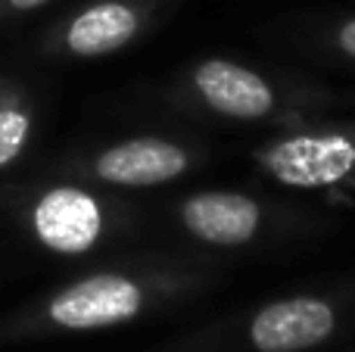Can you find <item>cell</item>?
Listing matches in <instances>:
<instances>
[{"label": "cell", "mask_w": 355, "mask_h": 352, "mask_svg": "<svg viewBox=\"0 0 355 352\" xmlns=\"http://www.w3.org/2000/svg\"><path fill=\"white\" fill-rule=\"evenodd\" d=\"M187 156L181 147L153 137L128 141L106 150L97 159V175L112 184H162L184 172Z\"/></svg>", "instance_id": "cell-5"}, {"label": "cell", "mask_w": 355, "mask_h": 352, "mask_svg": "<svg viewBox=\"0 0 355 352\" xmlns=\"http://www.w3.org/2000/svg\"><path fill=\"white\" fill-rule=\"evenodd\" d=\"M12 6H16V10H31V6H41L44 0H10Z\"/></svg>", "instance_id": "cell-11"}, {"label": "cell", "mask_w": 355, "mask_h": 352, "mask_svg": "<svg viewBox=\"0 0 355 352\" xmlns=\"http://www.w3.org/2000/svg\"><path fill=\"white\" fill-rule=\"evenodd\" d=\"M334 331V309L324 299L296 297L271 303L252 318L250 340L259 352H300L318 346Z\"/></svg>", "instance_id": "cell-3"}, {"label": "cell", "mask_w": 355, "mask_h": 352, "mask_svg": "<svg viewBox=\"0 0 355 352\" xmlns=\"http://www.w3.org/2000/svg\"><path fill=\"white\" fill-rule=\"evenodd\" d=\"M28 137V116L19 109H0V166L12 162Z\"/></svg>", "instance_id": "cell-9"}, {"label": "cell", "mask_w": 355, "mask_h": 352, "mask_svg": "<svg viewBox=\"0 0 355 352\" xmlns=\"http://www.w3.org/2000/svg\"><path fill=\"white\" fill-rule=\"evenodd\" d=\"M103 218L91 193L78 187H56L44 193L35 209V231L56 253H85L97 243Z\"/></svg>", "instance_id": "cell-4"}, {"label": "cell", "mask_w": 355, "mask_h": 352, "mask_svg": "<svg viewBox=\"0 0 355 352\" xmlns=\"http://www.w3.org/2000/svg\"><path fill=\"white\" fill-rule=\"evenodd\" d=\"M137 28L135 10L125 3H97L85 10L69 28V47L81 56H97L122 47Z\"/></svg>", "instance_id": "cell-8"}, {"label": "cell", "mask_w": 355, "mask_h": 352, "mask_svg": "<svg viewBox=\"0 0 355 352\" xmlns=\"http://www.w3.org/2000/svg\"><path fill=\"white\" fill-rule=\"evenodd\" d=\"M144 297L135 281L122 274H94L72 284L50 303V318L69 331H94L128 322L141 312Z\"/></svg>", "instance_id": "cell-1"}, {"label": "cell", "mask_w": 355, "mask_h": 352, "mask_svg": "<svg viewBox=\"0 0 355 352\" xmlns=\"http://www.w3.org/2000/svg\"><path fill=\"white\" fill-rule=\"evenodd\" d=\"M196 87L225 116L259 118L275 106L271 87L256 72H250L243 66H234V62H225V60L202 62L196 69Z\"/></svg>", "instance_id": "cell-6"}, {"label": "cell", "mask_w": 355, "mask_h": 352, "mask_svg": "<svg viewBox=\"0 0 355 352\" xmlns=\"http://www.w3.org/2000/svg\"><path fill=\"white\" fill-rule=\"evenodd\" d=\"M262 162L277 181L293 187H321L346 178L355 166V147L346 137H290L262 153Z\"/></svg>", "instance_id": "cell-2"}, {"label": "cell", "mask_w": 355, "mask_h": 352, "mask_svg": "<svg viewBox=\"0 0 355 352\" xmlns=\"http://www.w3.org/2000/svg\"><path fill=\"white\" fill-rule=\"evenodd\" d=\"M184 225L202 240L234 247L256 234L259 206L240 193H200L184 206Z\"/></svg>", "instance_id": "cell-7"}, {"label": "cell", "mask_w": 355, "mask_h": 352, "mask_svg": "<svg viewBox=\"0 0 355 352\" xmlns=\"http://www.w3.org/2000/svg\"><path fill=\"white\" fill-rule=\"evenodd\" d=\"M340 44H343L346 53H352V56H355V22L343 25V31H340Z\"/></svg>", "instance_id": "cell-10"}]
</instances>
